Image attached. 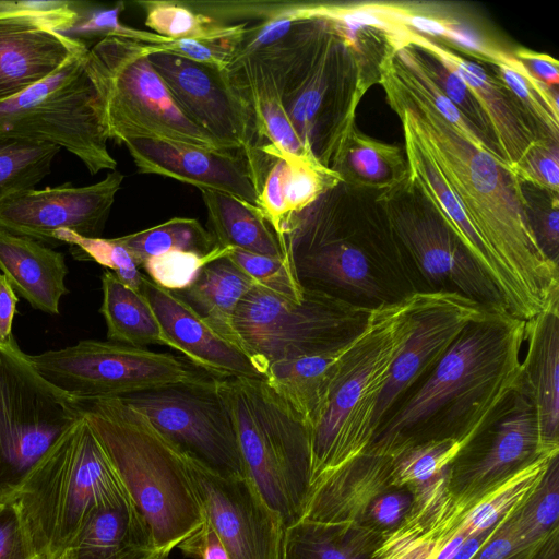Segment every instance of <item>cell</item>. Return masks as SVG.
<instances>
[{
	"instance_id": "cell-1",
	"label": "cell",
	"mask_w": 559,
	"mask_h": 559,
	"mask_svg": "<svg viewBox=\"0 0 559 559\" xmlns=\"http://www.w3.org/2000/svg\"><path fill=\"white\" fill-rule=\"evenodd\" d=\"M386 102L428 151L479 237L507 311L521 320L559 305V264L539 247L522 182L491 153L469 144L415 88L379 63Z\"/></svg>"
},
{
	"instance_id": "cell-2",
	"label": "cell",
	"mask_w": 559,
	"mask_h": 559,
	"mask_svg": "<svg viewBox=\"0 0 559 559\" xmlns=\"http://www.w3.org/2000/svg\"><path fill=\"white\" fill-rule=\"evenodd\" d=\"M524 328V320L496 310L468 323L420 388L381 423L366 452L472 441L520 389Z\"/></svg>"
},
{
	"instance_id": "cell-3",
	"label": "cell",
	"mask_w": 559,
	"mask_h": 559,
	"mask_svg": "<svg viewBox=\"0 0 559 559\" xmlns=\"http://www.w3.org/2000/svg\"><path fill=\"white\" fill-rule=\"evenodd\" d=\"M249 56L267 70L284 110L306 150L330 168L371 85L362 55L325 20L296 21L274 44Z\"/></svg>"
},
{
	"instance_id": "cell-4",
	"label": "cell",
	"mask_w": 559,
	"mask_h": 559,
	"mask_svg": "<svg viewBox=\"0 0 559 559\" xmlns=\"http://www.w3.org/2000/svg\"><path fill=\"white\" fill-rule=\"evenodd\" d=\"M160 554L203 522L185 456L121 399L78 401Z\"/></svg>"
},
{
	"instance_id": "cell-5",
	"label": "cell",
	"mask_w": 559,
	"mask_h": 559,
	"mask_svg": "<svg viewBox=\"0 0 559 559\" xmlns=\"http://www.w3.org/2000/svg\"><path fill=\"white\" fill-rule=\"evenodd\" d=\"M420 298L421 293H413L370 309L362 336L345 357L308 427L311 487L369 448L380 395L411 334Z\"/></svg>"
},
{
	"instance_id": "cell-6",
	"label": "cell",
	"mask_w": 559,
	"mask_h": 559,
	"mask_svg": "<svg viewBox=\"0 0 559 559\" xmlns=\"http://www.w3.org/2000/svg\"><path fill=\"white\" fill-rule=\"evenodd\" d=\"M128 500L83 415L35 464L11 502L35 559H56L96 510Z\"/></svg>"
},
{
	"instance_id": "cell-7",
	"label": "cell",
	"mask_w": 559,
	"mask_h": 559,
	"mask_svg": "<svg viewBox=\"0 0 559 559\" xmlns=\"http://www.w3.org/2000/svg\"><path fill=\"white\" fill-rule=\"evenodd\" d=\"M216 390L233 420L247 477L284 528L295 524L311 488L306 424L263 378H217Z\"/></svg>"
},
{
	"instance_id": "cell-8",
	"label": "cell",
	"mask_w": 559,
	"mask_h": 559,
	"mask_svg": "<svg viewBox=\"0 0 559 559\" xmlns=\"http://www.w3.org/2000/svg\"><path fill=\"white\" fill-rule=\"evenodd\" d=\"M75 56L57 72L13 98L0 102V135L45 142L79 157L91 175L116 170L100 84Z\"/></svg>"
},
{
	"instance_id": "cell-9",
	"label": "cell",
	"mask_w": 559,
	"mask_h": 559,
	"mask_svg": "<svg viewBox=\"0 0 559 559\" xmlns=\"http://www.w3.org/2000/svg\"><path fill=\"white\" fill-rule=\"evenodd\" d=\"M371 308L305 286L294 301L254 285L234 317L240 349L264 377L278 361L335 347L359 334Z\"/></svg>"
},
{
	"instance_id": "cell-10",
	"label": "cell",
	"mask_w": 559,
	"mask_h": 559,
	"mask_svg": "<svg viewBox=\"0 0 559 559\" xmlns=\"http://www.w3.org/2000/svg\"><path fill=\"white\" fill-rule=\"evenodd\" d=\"M151 52L148 44L116 36L104 37L88 49L87 63L105 98L109 138L118 143L147 138L224 150L179 110L148 61Z\"/></svg>"
},
{
	"instance_id": "cell-11",
	"label": "cell",
	"mask_w": 559,
	"mask_h": 559,
	"mask_svg": "<svg viewBox=\"0 0 559 559\" xmlns=\"http://www.w3.org/2000/svg\"><path fill=\"white\" fill-rule=\"evenodd\" d=\"M82 416L79 402L45 380L15 340L0 346V504Z\"/></svg>"
},
{
	"instance_id": "cell-12",
	"label": "cell",
	"mask_w": 559,
	"mask_h": 559,
	"mask_svg": "<svg viewBox=\"0 0 559 559\" xmlns=\"http://www.w3.org/2000/svg\"><path fill=\"white\" fill-rule=\"evenodd\" d=\"M29 359L45 380L76 401L123 397L215 378L183 357L110 341L83 340Z\"/></svg>"
},
{
	"instance_id": "cell-13",
	"label": "cell",
	"mask_w": 559,
	"mask_h": 559,
	"mask_svg": "<svg viewBox=\"0 0 559 559\" xmlns=\"http://www.w3.org/2000/svg\"><path fill=\"white\" fill-rule=\"evenodd\" d=\"M216 379L119 399L145 416L182 454L223 476L245 477L234 424L216 390Z\"/></svg>"
},
{
	"instance_id": "cell-14",
	"label": "cell",
	"mask_w": 559,
	"mask_h": 559,
	"mask_svg": "<svg viewBox=\"0 0 559 559\" xmlns=\"http://www.w3.org/2000/svg\"><path fill=\"white\" fill-rule=\"evenodd\" d=\"M376 203L428 282L449 284L490 310L507 311L496 285L408 178L381 191Z\"/></svg>"
},
{
	"instance_id": "cell-15",
	"label": "cell",
	"mask_w": 559,
	"mask_h": 559,
	"mask_svg": "<svg viewBox=\"0 0 559 559\" xmlns=\"http://www.w3.org/2000/svg\"><path fill=\"white\" fill-rule=\"evenodd\" d=\"M61 1H0V102L46 80L90 48L64 31L80 12Z\"/></svg>"
},
{
	"instance_id": "cell-16",
	"label": "cell",
	"mask_w": 559,
	"mask_h": 559,
	"mask_svg": "<svg viewBox=\"0 0 559 559\" xmlns=\"http://www.w3.org/2000/svg\"><path fill=\"white\" fill-rule=\"evenodd\" d=\"M489 426L451 462L448 489L459 514L537 461L558 453L540 440L528 399L514 393Z\"/></svg>"
},
{
	"instance_id": "cell-17",
	"label": "cell",
	"mask_w": 559,
	"mask_h": 559,
	"mask_svg": "<svg viewBox=\"0 0 559 559\" xmlns=\"http://www.w3.org/2000/svg\"><path fill=\"white\" fill-rule=\"evenodd\" d=\"M412 490L396 484L391 456L365 452L314 484L301 519L354 523L386 538L409 519Z\"/></svg>"
},
{
	"instance_id": "cell-18",
	"label": "cell",
	"mask_w": 559,
	"mask_h": 559,
	"mask_svg": "<svg viewBox=\"0 0 559 559\" xmlns=\"http://www.w3.org/2000/svg\"><path fill=\"white\" fill-rule=\"evenodd\" d=\"M183 456L203 516L216 531L229 559H280L283 521L250 478L223 476Z\"/></svg>"
},
{
	"instance_id": "cell-19",
	"label": "cell",
	"mask_w": 559,
	"mask_h": 559,
	"mask_svg": "<svg viewBox=\"0 0 559 559\" xmlns=\"http://www.w3.org/2000/svg\"><path fill=\"white\" fill-rule=\"evenodd\" d=\"M148 61L179 110L221 147L250 152L259 144L251 112L221 71L182 57L155 51Z\"/></svg>"
},
{
	"instance_id": "cell-20",
	"label": "cell",
	"mask_w": 559,
	"mask_h": 559,
	"mask_svg": "<svg viewBox=\"0 0 559 559\" xmlns=\"http://www.w3.org/2000/svg\"><path fill=\"white\" fill-rule=\"evenodd\" d=\"M123 178L112 170L90 186L64 182L11 198L0 204V229L51 246L61 231L99 238Z\"/></svg>"
},
{
	"instance_id": "cell-21",
	"label": "cell",
	"mask_w": 559,
	"mask_h": 559,
	"mask_svg": "<svg viewBox=\"0 0 559 559\" xmlns=\"http://www.w3.org/2000/svg\"><path fill=\"white\" fill-rule=\"evenodd\" d=\"M490 309L455 290L421 293L413 328L392 365L374 415V432L395 403L437 365L463 329Z\"/></svg>"
},
{
	"instance_id": "cell-22",
	"label": "cell",
	"mask_w": 559,
	"mask_h": 559,
	"mask_svg": "<svg viewBox=\"0 0 559 559\" xmlns=\"http://www.w3.org/2000/svg\"><path fill=\"white\" fill-rule=\"evenodd\" d=\"M401 45H411L435 58L465 83L488 120L499 155L512 173L532 146L544 141L514 95L481 66L404 25L393 46Z\"/></svg>"
},
{
	"instance_id": "cell-23",
	"label": "cell",
	"mask_w": 559,
	"mask_h": 559,
	"mask_svg": "<svg viewBox=\"0 0 559 559\" xmlns=\"http://www.w3.org/2000/svg\"><path fill=\"white\" fill-rule=\"evenodd\" d=\"M121 144L141 174L173 178L199 190L229 193L258 206L252 151H214L147 138L127 139Z\"/></svg>"
},
{
	"instance_id": "cell-24",
	"label": "cell",
	"mask_w": 559,
	"mask_h": 559,
	"mask_svg": "<svg viewBox=\"0 0 559 559\" xmlns=\"http://www.w3.org/2000/svg\"><path fill=\"white\" fill-rule=\"evenodd\" d=\"M142 293L174 349L195 367L215 378H263L240 348L218 335L176 292L145 276Z\"/></svg>"
},
{
	"instance_id": "cell-25",
	"label": "cell",
	"mask_w": 559,
	"mask_h": 559,
	"mask_svg": "<svg viewBox=\"0 0 559 559\" xmlns=\"http://www.w3.org/2000/svg\"><path fill=\"white\" fill-rule=\"evenodd\" d=\"M521 385L534 407L543 445L559 450V305L525 321Z\"/></svg>"
},
{
	"instance_id": "cell-26",
	"label": "cell",
	"mask_w": 559,
	"mask_h": 559,
	"mask_svg": "<svg viewBox=\"0 0 559 559\" xmlns=\"http://www.w3.org/2000/svg\"><path fill=\"white\" fill-rule=\"evenodd\" d=\"M0 272L11 287L37 310L60 313L69 293L64 254L28 237L0 229Z\"/></svg>"
},
{
	"instance_id": "cell-27",
	"label": "cell",
	"mask_w": 559,
	"mask_h": 559,
	"mask_svg": "<svg viewBox=\"0 0 559 559\" xmlns=\"http://www.w3.org/2000/svg\"><path fill=\"white\" fill-rule=\"evenodd\" d=\"M153 534L131 500L96 510L56 559H159Z\"/></svg>"
},
{
	"instance_id": "cell-28",
	"label": "cell",
	"mask_w": 559,
	"mask_h": 559,
	"mask_svg": "<svg viewBox=\"0 0 559 559\" xmlns=\"http://www.w3.org/2000/svg\"><path fill=\"white\" fill-rule=\"evenodd\" d=\"M364 331L365 328L330 349L278 361L267 368L263 379L301 418L307 429L322 407L342 362Z\"/></svg>"
},
{
	"instance_id": "cell-29",
	"label": "cell",
	"mask_w": 559,
	"mask_h": 559,
	"mask_svg": "<svg viewBox=\"0 0 559 559\" xmlns=\"http://www.w3.org/2000/svg\"><path fill=\"white\" fill-rule=\"evenodd\" d=\"M226 73L251 112L258 140L265 139L281 153L316 159L301 143L267 70L255 57L234 59Z\"/></svg>"
},
{
	"instance_id": "cell-30",
	"label": "cell",
	"mask_w": 559,
	"mask_h": 559,
	"mask_svg": "<svg viewBox=\"0 0 559 559\" xmlns=\"http://www.w3.org/2000/svg\"><path fill=\"white\" fill-rule=\"evenodd\" d=\"M210 233L217 245L247 252L284 258L280 240L261 210L229 193L200 189Z\"/></svg>"
},
{
	"instance_id": "cell-31",
	"label": "cell",
	"mask_w": 559,
	"mask_h": 559,
	"mask_svg": "<svg viewBox=\"0 0 559 559\" xmlns=\"http://www.w3.org/2000/svg\"><path fill=\"white\" fill-rule=\"evenodd\" d=\"M383 540L354 523L301 519L284 528L280 559H376Z\"/></svg>"
},
{
	"instance_id": "cell-32",
	"label": "cell",
	"mask_w": 559,
	"mask_h": 559,
	"mask_svg": "<svg viewBox=\"0 0 559 559\" xmlns=\"http://www.w3.org/2000/svg\"><path fill=\"white\" fill-rule=\"evenodd\" d=\"M254 282L228 257L205 265L186 289L176 292L223 338L239 347L234 317Z\"/></svg>"
},
{
	"instance_id": "cell-33",
	"label": "cell",
	"mask_w": 559,
	"mask_h": 559,
	"mask_svg": "<svg viewBox=\"0 0 559 559\" xmlns=\"http://www.w3.org/2000/svg\"><path fill=\"white\" fill-rule=\"evenodd\" d=\"M331 169L343 183L384 191L404 182L408 166L404 150L374 140L353 127Z\"/></svg>"
},
{
	"instance_id": "cell-34",
	"label": "cell",
	"mask_w": 559,
	"mask_h": 559,
	"mask_svg": "<svg viewBox=\"0 0 559 559\" xmlns=\"http://www.w3.org/2000/svg\"><path fill=\"white\" fill-rule=\"evenodd\" d=\"M103 301L99 312L107 325V338L135 347L174 344L164 332L147 298L124 285L112 272L102 275Z\"/></svg>"
},
{
	"instance_id": "cell-35",
	"label": "cell",
	"mask_w": 559,
	"mask_h": 559,
	"mask_svg": "<svg viewBox=\"0 0 559 559\" xmlns=\"http://www.w3.org/2000/svg\"><path fill=\"white\" fill-rule=\"evenodd\" d=\"M59 151L50 143L0 135V204L34 190Z\"/></svg>"
},
{
	"instance_id": "cell-36",
	"label": "cell",
	"mask_w": 559,
	"mask_h": 559,
	"mask_svg": "<svg viewBox=\"0 0 559 559\" xmlns=\"http://www.w3.org/2000/svg\"><path fill=\"white\" fill-rule=\"evenodd\" d=\"M141 267L148 258L183 250L206 254L216 246L212 234L198 219L174 217L154 227L115 238Z\"/></svg>"
},
{
	"instance_id": "cell-37",
	"label": "cell",
	"mask_w": 559,
	"mask_h": 559,
	"mask_svg": "<svg viewBox=\"0 0 559 559\" xmlns=\"http://www.w3.org/2000/svg\"><path fill=\"white\" fill-rule=\"evenodd\" d=\"M520 542L536 547L559 527V453L551 456L539 480L510 513Z\"/></svg>"
},
{
	"instance_id": "cell-38",
	"label": "cell",
	"mask_w": 559,
	"mask_h": 559,
	"mask_svg": "<svg viewBox=\"0 0 559 559\" xmlns=\"http://www.w3.org/2000/svg\"><path fill=\"white\" fill-rule=\"evenodd\" d=\"M145 25L165 38L222 40L239 36L248 23L221 25L195 12L183 1H139Z\"/></svg>"
},
{
	"instance_id": "cell-39",
	"label": "cell",
	"mask_w": 559,
	"mask_h": 559,
	"mask_svg": "<svg viewBox=\"0 0 559 559\" xmlns=\"http://www.w3.org/2000/svg\"><path fill=\"white\" fill-rule=\"evenodd\" d=\"M57 245L71 246V254L76 260L95 261L109 269L124 285L142 293L145 275L140 271L131 253L115 238H84L71 231L56 235Z\"/></svg>"
},
{
	"instance_id": "cell-40",
	"label": "cell",
	"mask_w": 559,
	"mask_h": 559,
	"mask_svg": "<svg viewBox=\"0 0 559 559\" xmlns=\"http://www.w3.org/2000/svg\"><path fill=\"white\" fill-rule=\"evenodd\" d=\"M234 248L217 245L206 254L171 250L143 262L148 278L159 287L171 292H180L188 288L198 277L201 270L209 263L228 257Z\"/></svg>"
},
{
	"instance_id": "cell-41",
	"label": "cell",
	"mask_w": 559,
	"mask_h": 559,
	"mask_svg": "<svg viewBox=\"0 0 559 559\" xmlns=\"http://www.w3.org/2000/svg\"><path fill=\"white\" fill-rule=\"evenodd\" d=\"M228 259L255 285L289 300L302 299L305 285L298 280L287 257L274 258L233 249Z\"/></svg>"
},
{
	"instance_id": "cell-42",
	"label": "cell",
	"mask_w": 559,
	"mask_h": 559,
	"mask_svg": "<svg viewBox=\"0 0 559 559\" xmlns=\"http://www.w3.org/2000/svg\"><path fill=\"white\" fill-rule=\"evenodd\" d=\"M420 56L425 70L442 90L445 96L453 103L460 112L481 132L488 142L497 148L488 120L465 83L452 70L435 58L424 53L423 51H420Z\"/></svg>"
},
{
	"instance_id": "cell-43",
	"label": "cell",
	"mask_w": 559,
	"mask_h": 559,
	"mask_svg": "<svg viewBox=\"0 0 559 559\" xmlns=\"http://www.w3.org/2000/svg\"><path fill=\"white\" fill-rule=\"evenodd\" d=\"M493 73L514 95L540 138L546 142L558 145L559 114L554 112L528 83L514 71L504 66H498Z\"/></svg>"
},
{
	"instance_id": "cell-44",
	"label": "cell",
	"mask_w": 559,
	"mask_h": 559,
	"mask_svg": "<svg viewBox=\"0 0 559 559\" xmlns=\"http://www.w3.org/2000/svg\"><path fill=\"white\" fill-rule=\"evenodd\" d=\"M242 34L222 40L177 39L151 45L155 51L169 52L221 71L235 58Z\"/></svg>"
},
{
	"instance_id": "cell-45",
	"label": "cell",
	"mask_w": 559,
	"mask_h": 559,
	"mask_svg": "<svg viewBox=\"0 0 559 559\" xmlns=\"http://www.w3.org/2000/svg\"><path fill=\"white\" fill-rule=\"evenodd\" d=\"M513 174L522 183H528L548 194L558 195V145L538 141L532 146L520 165L513 169Z\"/></svg>"
},
{
	"instance_id": "cell-46",
	"label": "cell",
	"mask_w": 559,
	"mask_h": 559,
	"mask_svg": "<svg viewBox=\"0 0 559 559\" xmlns=\"http://www.w3.org/2000/svg\"><path fill=\"white\" fill-rule=\"evenodd\" d=\"M0 559H35L13 502L0 504Z\"/></svg>"
},
{
	"instance_id": "cell-47",
	"label": "cell",
	"mask_w": 559,
	"mask_h": 559,
	"mask_svg": "<svg viewBox=\"0 0 559 559\" xmlns=\"http://www.w3.org/2000/svg\"><path fill=\"white\" fill-rule=\"evenodd\" d=\"M510 513L472 559H526L528 557L535 547L527 548L520 542Z\"/></svg>"
},
{
	"instance_id": "cell-48",
	"label": "cell",
	"mask_w": 559,
	"mask_h": 559,
	"mask_svg": "<svg viewBox=\"0 0 559 559\" xmlns=\"http://www.w3.org/2000/svg\"><path fill=\"white\" fill-rule=\"evenodd\" d=\"M296 21L286 17L271 19L246 26L238 43L235 58L252 55L284 37Z\"/></svg>"
},
{
	"instance_id": "cell-49",
	"label": "cell",
	"mask_w": 559,
	"mask_h": 559,
	"mask_svg": "<svg viewBox=\"0 0 559 559\" xmlns=\"http://www.w3.org/2000/svg\"><path fill=\"white\" fill-rule=\"evenodd\" d=\"M177 547L185 556L192 559H229L219 536L204 516L202 524Z\"/></svg>"
},
{
	"instance_id": "cell-50",
	"label": "cell",
	"mask_w": 559,
	"mask_h": 559,
	"mask_svg": "<svg viewBox=\"0 0 559 559\" xmlns=\"http://www.w3.org/2000/svg\"><path fill=\"white\" fill-rule=\"evenodd\" d=\"M537 242L543 252L555 263L559 259V206L554 197L549 209L536 222H531Z\"/></svg>"
},
{
	"instance_id": "cell-51",
	"label": "cell",
	"mask_w": 559,
	"mask_h": 559,
	"mask_svg": "<svg viewBox=\"0 0 559 559\" xmlns=\"http://www.w3.org/2000/svg\"><path fill=\"white\" fill-rule=\"evenodd\" d=\"M512 53L538 81L551 87L558 85L559 64L556 59L549 55L535 52L522 47L516 48Z\"/></svg>"
},
{
	"instance_id": "cell-52",
	"label": "cell",
	"mask_w": 559,
	"mask_h": 559,
	"mask_svg": "<svg viewBox=\"0 0 559 559\" xmlns=\"http://www.w3.org/2000/svg\"><path fill=\"white\" fill-rule=\"evenodd\" d=\"M19 298L4 275L0 272V346L14 340L12 323L16 313Z\"/></svg>"
},
{
	"instance_id": "cell-53",
	"label": "cell",
	"mask_w": 559,
	"mask_h": 559,
	"mask_svg": "<svg viewBox=\"0 0 559 559\" xmlns=\"http://www.w3.org/2000/svg\"><path fill=\"white\" fill-rule=\"evenodd\" d=\"M526 559H559V527L550 532Z\"/></svg>"
},
{
	"instance_id": "cell-54",
	"label": "cell",
	"mask_w": 559,
	"mask_h": 559,
	"mask_svg": "<svg viewBox=\"0 0 559 559\" xmlns=\"http://www.w3.org/2000/svg\"><path fill=\"white\" fill-rule=\"evenodd\" d=\"M159 559H168V557H163V558H159Z\"/></svg>"
}]
</instances>
